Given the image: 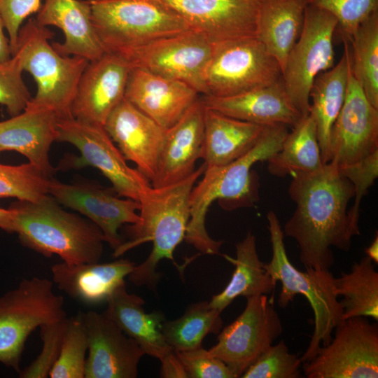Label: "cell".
<instances>
[{"mask_svg":"<svg viewBox=\"0 0 378 378\" xmlns=\"http://www.w3.org/2000/svg\"><path fill=\"white\" fill-rule=\"evenodd\" d=\"M282 331L273 295L270 298L267 295L247 297L244 311L223 329L217 343L209 351L223 361L237 377H241Z\"/></svg>","mask_w":378,"mask_h":378,"instance_id":"13","label":"cell"},{"mask_svg":"<svg viewBox=\"0 0 378 378\" xmlns=\"http://www.w3.org/2000/svg\"><path fill=\"white\" fill-rule=\"evenodd\" d=\"M92 24L106 52L118 54L191 29L161 0H88Z\"/></svg>","mask_w":378,"mask_h":378,"instance_id":"7","label":"cell"},{"mask_svg":"<svg viewBox=\"0 0 378 378\" xmlns=\"http://www.w3.org/2000/svg\"><path fill=\"white\" fill-rule=\"evenodd\" d=\"M59 120L50 109L26 107L20 114L0 122V152L20 153L51 178L55 169L50 162L49 151L57 139Z\"/></svg>","mask_w":378,"mask_h":378,"instance_id":"23","label":"cell"},{"mask_svg":"<svg viewBox=\"0 0 378 378\" xmlns=\"http://www.w3.org/2000/svg\"><path fill=\"white\" fill-rule=\"evenodd\" d=\"M330 342L304 363L307 378H377L378 326L367 317L342 320Z\"/></svg>","mask_w":378,"mask_h":378,"instance_id":"12","label":"cell"},{"mask_svg":"<svg viewBox=\"0 0 378 378\" xmlns=\"http://www.w3.org/2000/svg\"><path fill=\"white\" fill-rule=\"evenodd\" d=\"M204 115V105L199 98L176 123L166 130L152 187L174 184L194 172L195 162L202 156Z\"/></svg>","mask_w":378,"mask_h":378,"instance_id":"22","label":"cell"},{"mask_svg":"<svg viewBox=\"0 0 378 378\" xmlns=\"http://www.w3.org/2000/svg\"><path fill=\"white\" fill-rule=\"evenodd\" d=\"M23 70L15 56L0 62V104L15 116L22 112L31 99L22 77Z\"/></svg>","mask_w":378,"mask_h":378,"instance_id":"41","label":"cell"},{"mask_svg":"<svg viewBox=\"0 0 378 378\" xmlns=\"http://www.w3.org/2000/svg\"><path fill=\"white\" fill-rule=\"evenodd\" d=\"M4 24L0 15V62L9 60L12 57L8 37L4 34Z\"/></svg>","mask_w":378,"mask_h":378,"instance_id":"46","label":"cell"},{"mask_svg":"<svg viewBox=\"0 0 378 378\" xmlns=\"http://www.w3.org/2000/svg\"><path fill=\"white\" fill-rule=\"evenodd\" d=\"M104 127L125 160L134 162L151 181L166 130L125 98L110 113Z\"/></svg>","mask_w":378,"mask_h":378,"instance_id":"20","label":"cell"},{"mask_svg":"<svg viewBox=\"0 0 378 378\" xmlns=\"http://www.w3.org/2000/svg\"><path fill=\"white\" fill-rule=\"evenodd\" d=\"M267 161L269 173L278 177L312 173L323 167L316 125L309 113L293 127L281 149Z\"/></svg>","mask_w":378,"mask_h":378,"instance_id":"32","label":"cell"},{"mask_svg":"<svg viewBox=\"0 0 378 378\" xmlns=\"http://www.w3.org/2000/svg\"><path fill=\"white\" fill-rule=\"evenodd\" d=\"M337 295L343 308L342 318L365 316L378 320V272L365 256L352 265L349 272L335 278Z\"/></svg>","mask_w":378,"mask_h":378,"instance_id":"33","label":"cell"},{"mask_svg":"<svg viewBox=\"0 0 378 378\" xmlns=\"http://www.w3.org/2000/svg\"><path fill=\"white\" fill-rule=\"evenodd\" d=\"M289 195L295 204L283 232L298 243L305 268L329 270L335 262L332 247L347 252L360 228L348 214L354 191L333 162L312 173L292 176Z\"/></svg>","mask_w":378,"mask_h":378,"instance_id":"1","label":"cell"},{"mask_svg":"<svg viewBox=\"0 0 378 378\" xmlns=\"http://www.w3.org/2000/svg\"><path fill=\"white\" fill-rule=\"evenodd\" d=\"M131 69L124 59L111 52L90 62L77 86L71 108L74 118L104 126L125 98Z\"/></svg>","mask_w":378,"mask_h":378,"instance_id":"19","label":"cell"},{"mask_svg":"<svg viewBox=\"0 0 378 378\" xmlns=\"http://www.w3.org/2000/svg\"><path fill=\"white\" fill-rule=\"evenodd\" d=\"M288 134L284 125L266 126L255 146L245 155L220 167H206L200 182L194 186L190 197V220L185 241L204 254H218L223 244L208 234L205 220L209 207L216 200L245 202L253 199V165L267 161L277 153Z\"/></svg>","mask_w":378,"mask_h":378,"instance_id":"4","label":"cell"},{"mask_svg":"<svg viewBox=\"0 0 378 378\" xmlns=\"http://www.w3.org/2000/svg\"><path fill=\"white\" fill-rule=\"evenodd\" d=\"M57 141L74 145L80 156L74 166H91L98 169L112 183L120 197L139 201L150 186L149 180L137 169L130 167L104 126L81 122L75 118L59 120Z\"/></svg>","mask_w":378,"mask_h":378,"instance_id":"14","label":"cell"},{"mask_svg":"<svg viewBox=\"0 0 378 378\" xmlns=\"http://www.w3.org/2000/svg\"><path fill=\"white\" fill-rule=\"evenodd\" d=\"M344 50L338 62L320 74L309 93V113L314 118L324 164L330 162V135L332 125L344 104L350 66L349 43L344 39Z\"/></svg>","mask_w":378,"mask_h":378,"instance_id":"29","label":"cell"},{"mask_svg":"<svg viewBox=\"0 0 378 378\" xmlns=\"http://www.w3.org/2000/svg\"><path fill=\"white\" fill-rule=\"evenodd\" d=\"M174 352L190 378H237L223 361L202 346Z\"/></svg>","mask_w":378,"mask_h":378,"instance_id":"43","label":"cell"},{"mask_svg":"<svg viewBox=\"0 0 378 378\" xmlns=\"http://www.w3.org/2000/svg\"><path fill=\"white\" fill-rule=\"evenodd\" d=\"M136 264L128 259L106 263L65 262L51 267L52 282L69 297L90 305L106 302L132 272Z\"/></svg>","mask_w":378,"mask_h":378,"instance_id":"26","label":"cell"},{"mask_svg":"<svg viewBox=\"0 0 378 378\" xmlns=\"http://www.w3.org/2000/svg\"><path fill=\"white\" fill-rule=\"evenodd\" d=\"M67 318V317H66ZM66 318L44 324L40 328L42 349L28 366L19 372L22 378H45L49 377L60 351Z\"/></svg>","mask_w":378,"mask_h":378,"instance_id":"40","label":"cell"},{"mask_svg":"<svg viewBox=\"0 0 378 378\" xmlns=\"http://www.w3.org/2000/svg\"><path fill=\"white\" fill-rule=\"evenodd\" d=\"M214 43L255 38L262 0H161Z\"/></svg>","mask_w":378,"mask_h":378,"instance_id":"17","label":"cell"},{"mask_svg":"<svg viewBox=\"0 0 378 378\" xmlns=\"http://www.w3.org/2000/svg\"><path fill=\"white\" fill-rule=\"evenodd\" d=\"M50 178L29 162L18 166L0 164V197L39 201L49 195Z\"/></svg>","mask_w":378,"mask_h":378,"instance_id":"37","label":"cell"},{"mask_svg":"<svg viewBox=\"0 0 378 378\" xmlns=\"http://www.w3.org/2000/svg\"><path fill=\"white\" fill-rule=\"evenodd\" d=\"M366 256L370 258L374 263H378V234H376L370 246L365 248Z\"/></svg>","mask_w":378,"mask_h":378,"instance_id":"48","label":"cell"},{"mask_svg":"<svg viewBox=\"0 0 378 378\" xmlns=\"http://www.w3.org/2000/svg\"><path fill=\"white\" fill-rule=\"evenodd\" d=\"M88 338L78 314L66 318L58 358L51 369V378H85Z\"/></svg>","mask_w":378,"mask_h":378,"instance_id":"36","label":"cell"},{"mask_svg":"<svg viewBox=\"0 0 378 378\" xmlns=\"http://www.w3.org/2000/svg\"><path fill=\"white\" fill-rule=\"evenodd\" d=\"M220 312L208 301L190 304L179 318L163 322L162 332L174 351L190 350L202 346L209 334H217L223 321Z\"/></svg>","mask_w":378,"mask_h":378,"instance_id":"34","label":"cell"},{"mask_svg":"<svg viewBox=\"0 0 378 378\" xmlns=\"http://www.w3.org/2000/svg\"><path fill=\"white\" fill-rule=\"evenodd\" d=\"M306 4L324 10L337 21V29L348 40L360 24L378 11V0H305Z\"/></svg>","mask_w":378,"mask_h":378,"instance_id":"39","label":"cell"},{"mask_svg":"<svg viewBox=\"0 0 378 378\" xmlns=\"http://www.w3.org/2000/svg\"><path fill=\"white\" fill-rule=\"evenodd\" d=\"M281 78L279 62L256 37L215 43L205 71L204 95L232 96Z\"/></svg>","mask_w":378,"mask_h":378,"instance_id":"10","label":"cell"},{"mask_svg":"<svg viewBox=\"0 0 378 378\" xmlns=\"http://www.w3.org/2000/svg\"><path fill=\"white\" fill-rule=\"evenodd\" d=\"M78 314L88 345L85 378L136 377L139 361L145 355L137 343L104 313Z\"/></svg>","mask_w":378,"mask_h":378,"instance_id":"18","label":"cell"},{"mask_svg":"<svg viewBox=\"0 0 378 378\" xmlns=\"http://www.w3.org/2000/svg\"><path fill=\"white\" fill-rule=\"evenodd\" d=\"M15 211L9 208L8 209L0 207V228L7 232H13L14 229Z\"/></svg>","mask_w":378,"mask_h":378,"instance_id":"47","label":"cell"},{"mask_svg":"<svg viewBox=\"0 0 378 378\" xmlns=\"http://www.w3.org/2000/svg\"><path fill=\"white\" fill-rule=\"evenodd\" d=\"M302 362L281 340L265 351L243 373V378H298Z\"/></svg>","mask_w":378,"mask_h":378,"instance_id":"38","label":"cell"},{"mask_svg":"<svg viewBox=\"0 0 378 378\" xmlns=\"http://www.w3.org/2000/svg\"><path fill=\"white\" fill-rule=\"evenodd\" d=\"M347 41L353 74L370 103L378 108V11L364 20Z\"/></svg>","mask_w":378,"mask_h":378,"instance_id":"35","label":"cell"},{"mask_svg":"<svg viewBox=\"0 0 378 378\" xmlns=\"http://www.w3.org/2000/svg\"><path fill=\"white\" fill-rule=\"evenodd\" d=\"M13 232L22 245L50 258L57 255L63 262H96L103 253L104 237L90 220L64 211L50 195L37 202L18 200Z\"/></svg>","mask_w":378,"mask_h":378,"instance_id":"3","label":"cell"},{"mask_svg":"<svg viewBox=\"0 0 378 378\" xmlns=\"http://www.w3.org/2000/svg\"><path fill=\"white\" fill-rule=\"evenodd\" d=\"M338 169L353 186L354 202L348 209V214L352 222L359 226L360 202L378 176V150L358 162L338 167Z\"/></svg>","mask_w":378,"mask_h":378,"instance_id":"42","label":"cell"},{"mask_svg":"<svg viewBox=\"0 0 378 378\" xmlns=\"http://www.w3.org/2000/svg\"><path fill=\"white\" fill-rule=\"evenodd\" d=\"M54 33L29 19L19 31L15 56L23 71L36 83V92L26 107L53 111L59 120L73 119L72 104L80 76L90 62L57 52L49 40Z\"/></svg>","mask_w":378,"mask_h":378,"instance_id":"6","label":"cell"},{"mask_svg":"<svg viewBox=\"0 0 378 378\" xmlns=\"http://www.w3.org/2000/svg\"><path fill=\"white\" fill-rule=\"evenodd\" d=\"M66 318L64 298L53 291L52 281L36 276L22 280L0 297V363L19 373L31 333Z\"/></svg>","mask_w":378,"mask_h":378,"instance_id":"8","label":"cell"},{"mask_svg":"<svg viewBox=\"0 0 378 378\" xmlns=\"http://www.w3.org/2000/svg\"><path fill=\"white\" fill-rule=\"evenodd\" d=\"M265 127L204 106L201 158L206 168L226 165L245 155L257 143Z\"/></svg>","mask_w":378,"mask_h":378,"instance_id":"28","label":"cell"},{"mask_svg":"<svg viewBox=\"0 0 378 378\" xmlns=\"http://www.w3.org/2000/svg\"><path fill=\"white\" fill-rule=\"evenodd\" d=\"M189 85L132 68L125 98L164 130L176 123L199 99Z\"/></svg>","mask_w":378,"mask_h":378,"instance_id":"21","label":"cell"},{"mask_svg":"<svg viewBox=\"0 0 378 378\" xmlns=\"http://www.w3.org/2000/svg\"><path fill=\"white\" fill-rule=\"evenodd\" d=\"M267 228L272 255L265 268L272 279L281 284L278 304L285 309L296 295L306 298L314 315V328L308 346L300 358L302 363L311 360L322 346L332 339L335 328L343 320V308L338 300L335 277L329 270L306 268L298 270L289 260L284 241L280 221L273 211L267 214Z\"/></svg>","mask_w":378,"mask_h":378,"instance_id":"5","label":"cell"},{"mask_svg":"<svg viewBox=\"0 0 378 378\" xmlns=\"http://www.w3.org/2000/svg\"><path fill=\"white\" fill-rule=\"evenodd\" d=\"M106 303L103 313L134 340L145 354L161 360L173 351L162 332L164 315L159 311L146 313L143 307L145 301L129 293L125 283L111 295Z\"/></svg>","mask_w":378,"mask_h":378,"instance_id":"27","label":"cell"},{"mask_svg":"<svg viewBox=\"0 0 378 378\" xmlns=\"http://www.w3.org/2000/svg\"><path fill=\"white\" fill-rule=\"evenodd\" d=\"M48 194L59 204L82 214L94 223L113 250L123 242L118 232L120 228L139 220L136 214L140 209L139 202L120 199L113 188H106L89 182L67 184L51 177Z\"/></svg>","mask_w":378,"mask_h":378,"instance_id":"15","label":"cell"},{"mask_svg":"<svg viewBox=\"0 0 378 378\" xmlns=\"http://www.w3.org/2000/svg\"><path fill=\"white\" fill-rule=\"evenodd\" d=\"M203 104L227 116L264 126H295L302 118L290 102L282 78L270 85L238 94L203 95Z\"/></svg>","mask_w":378,"mask_h":378,"instance_id":"25","label":"cell"},{"mask_svg":"<svg viewBox=\"0 0 378 378\" xmlns=\"http://www.w3.org/2000/svg\"><path fill=\"white\" fill-rule=\"evenodd\" d=\"M305 0H262L256 38L279 62L281 71L302 31Z\"/></svg>","mask_w":378,"mask_h":378,"instance_id":"30","label":"cell"},{"mask_svg":"<svg viewBox=\"0 0 378 378\" xmlns=\"http://www.w3.org/2000/svg\"><path fill=\"white\" fill-rule=\"evenodd\" d=\"M337 29V21L332 15L306 4L302 31L282 71L287 96L302 117L309 114V93L315 78L334 66Z\"/></svg>","mask_w":378,"mask_h":378,"instance_id":"9","label":"cell"},{"mask_svg":"<svg viewBox=\"0 0 378 378\" xmlns=\"http://www.w3.org/2000/svg\"><path fill=\"white\" fill-rule=\"evenodd\" d=\"M35 20L43 27L53 25L63 31L64 42L52 43L62 55L92 62L106 52L92 24L88 0H46Z\"/></svg>","mask_w":378,"mask_h":378,"instance_id":"24","label":"cell"},{"mask_svg":"<svg viewBox=\"0 0 378 378\" xmlns=\"http://www.w3.org/2000/svg\"><path fill=\"white\" fill-rule=\"evenodd\" d=\"M41 0H0V15L8 32L12 55L16 50L19 31L23 21L38 13Z\"/></svg>","mask_w":378,"mask_h":378,"instance_id":"44","label":"cell"},{"mask_svg":"<svg viewBox=\"0 0 378 378\" xmlns=\"http://www.w3.org/2000/svg\"><path fill=\"white\" fill-rule=\"evenodd\" d=\"M214 44L202 33L191 29L116 55L132 68L182 81L204 95V74Z\"/></svg>","mask_w":378,"mask_h":378,"instance_id":"11","label":"cell"},{"mask_svg":"<svg viewBox=\"0 0 378 378\" xmlns=\"http://www.w3.org/2000/svg\"><path fill=\"white\" fill-rule=\"evenodd\" d=\"M330 162L338 167L358 162L378 150V108L354 77L350 59L345 100L331 129Z\"/></svg>","mask_w":378,"mask_h":378,"instance_id":"16","label":"cell"},{"mask_svg":"<svg viewBox=\"0 0 378 378\" xmlns=\"http://www.w3.org/2000/svg\"><path fill=\"white\" fill-rule=\"evenodd\" d=\"M160 377L165 378H188L181 360L173 351L160 360Z\"/></svg>","mask_w":378,"mask_h":378,"instance_id":"45","label":"cell"},{"mask_svg":"<svg viewBox=\"0 0 378 378\" xmlns=\"http://www.w3.org/2000/svg\"><path fill=\"white\" fill-rule=\"evenodd\" d=\"M204 163L186 178L166 186H149L139 199V220L127 227L129 239L114 250L113 257L122 255L130 249L151 241L152 251L128 275L137 286H146L156 292L160 274L157 272L163 259L174 261V252L184 239L190 220V197L198 178L205 170Z\"/></svg>","mask_w":378,"mask_h":378,"instance_id":"2","label":"cell"},{"mask_svg":"<svg viewBox=\"0 0 378 378\" xmlns=\"http://www.w3.org/2000/svg\"><path fill=\"white\" fill-rule=\"evenodd\" d=\"M225 257L234 265V270L226 287L212 297L211 307L222 312L238 297L268 295L274 291L276 282L260 260L255 237L251 232L236 244V258Z\"/></svg>","mask_w":378,"mask_h":378,"instance_id":"31","label":"cell"}]
</instances>
